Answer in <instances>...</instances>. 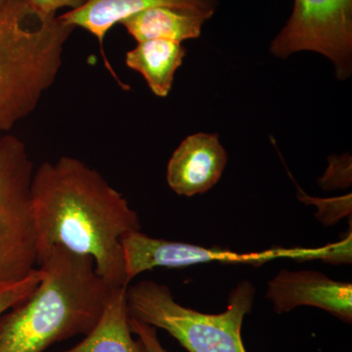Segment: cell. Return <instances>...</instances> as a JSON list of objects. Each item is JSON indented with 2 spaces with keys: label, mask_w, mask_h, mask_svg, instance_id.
Masks as SVG:
<instances>
[{
  "label": "cell",
  "mask_w": 352,
  "mask_h": 352,
  "mask_svg": "<svg viewBox=\"0 0 352 352\" xmlns=\"http://www.w3.org/2000/svg\"><path fill=\"white\" fill-rule=\"evenodd\" d=\"M254 296L256 288L245 280L230 292L226 311L210 314L183 307L166 285L152 280L126 288L129 316L166 331L188 352H248L242 326Z\"/></svg>",
  "instance_id": "cell-4"
},
{
  "label": "cell",
  "mask_w": 352,
  "mask_h": 352,
  "mask_svg": "<svg viewBox=\"0 0 352 352\" xmlns=\"http://www.w3.org/2000/svg\"><path fill=\"white\" fill-rule=\"evenodd\" d=\"M34 168L27 146L0 135V285L15 283L38 267L39 248L32 203Z\"/></svg>",
  "instance_id": "cell-5"
},
{
  "label": "cell",
  "mask_w": 352,
  "mask_h": 352,
  "mask_svg": "<svg viewBox=\"0 0 352 352\" xmlns=\"http://www.w3.org/2000/svg\"><path fill=\"white\" fill-rule=\"evenodd\" d=\"M131 332L138 337L145 352H168L162 344L157 329L129 316Z\"/></svg>",
  "instance_id": "cell-17"
},
{
  "label": "cell",
  "mask_w": 352,
  "mask_h": 352,
  "mask_svg": "<svg viewBox=\"0 0 352 352\" xmlns=\"http://www.w3.org/2000/svg\"><path fill=\"white\" fill-rule=\"evenodd\" d=\"M122 247L129 283L141 273L159 267L183 268L212 261L258 266L279 258L278 249L258 254H237L217 248L208 249L188 243L157 239L140 230L124 236Z\"/></svg>",
  "instance_id": "cell-7"
},
{
  "label": "cell",
  "mask_w": 352,
  "mask_h": 352,
  "mask_svg": "<svg viewBox=\"0 0 352 352\" xmlns=\"http://www.w3.org/2000/svg\"><path fill=\"white\" fill-rule=\"evenodd\" d=\"M270 51L288 58L314 51L329 58L340 80L352 71V0H295L288 22L271 43Z\"/></svg>",
  "instance_id": "cell-6"
},
{
  "label": "cell",
  "mask_w": 352,
  "mask_h": 352,
  "mask_svg": "<svg viewBox=\"0 0 352 352\" xmlns=\"http://www.w3.org/2000/svg\"><path fill=\"white\" fill-rule=\"evenodd\" d=\"M41 283L27 300L0 315V352H44L89 333L113 289L94 259L52 247L39 256Z\"/></svg>",
  "instance_id": "cell-2"
},
{
  "label": "cell",
  "mask_w": 352,
  "mask_h": 352,
  "mask_svg": "<svg viewBox=\"0 0 352 352\" xmlns=\"http://www.w3.org/2000/svg\"><path fill=\"white\" fill-rule=\"evenodd\" d=\"M6 1L7 0H0V7L3 6V4L6 3Z\"/></svg>",
  "instance_id": "cell-20"
},
{
  "label": "cell",
  "mask_w": 352,
  "mask_h": 352,
  "mask_svg": "<svg viewBox=\"0 0 352 352\" xmlns=\"http://www.w3.org/2000/svg\"><path fill=\"white\" fill-rule=\"evenodd\" d=\"M266 298L278 314L314 307L346 323L352 322L351 283L333 281L317 271H280L268 282Z\"/></svg>",
  "instance_id": "cell-8"
},
{
  "label": "cell",
  "mask_w": 352,
  "mask_h": 352,
  "mask_svg": "<svg viewBox=\"0 0 352 352\" xmlns=\"http://www.w3.org/2000/svg\"><path fill=\"white\" fill-rule=\"evenodd\" d=\"M74 30L24 0L0 7V134L34 113L56 82Z\"/></svg>",
  "instance_id": "cell-3"
},
{
  "label": "cell",
  "mask_w": 352,
  "mask_h": 352,
  "mask_svg": "<svg viewBox=\"0 0 352 352\" xmlns=\"http://www.w3.org/2000/svg\"><path fill=\"white\" fill-rule=\"evenodd\" d=\"M351 162L349 163L347 157H344V162H342V159H338L336 157H331L329 170L320 180L322 188L335 189V186L346 187L347 185L351 184V176L344 175V173L342 175H340V171H346L347 168H351ZM347 175H349V171H347Z\"/></svg>",
  "instance_id": "cell-18"
},
{
  "label": "cell",
  "mask_w": 352,
  "mask_h": 352,
  "mask_svg": "<svg viewBox=\"0 0 352 352\" xmlns=\"http://www.w3.org/2000/svg\"><path fill=\"white\" fill-rule=\"evenodd\" d=\"M186 56L182 43L168 39L140 41L126 55L129 68L138 72L157 97L170 94L177 69Z\"/></svg>",
  "instance_id": "cell-13"
},
{
  "label": "cell",
  "mask_w": 352,
  "mask_h": 352,
  "mask_svg": "<svg viewBox=\"0 0 352 352\" xmlns=\"http://www.w3.org/2000/svg\"><path fill=\"white\" fill-rule=\"evenodd\" d=\"M300 200L318 208L316 217L324 226H331L340 221L342 217H351V195L340 198L317 199L303 195Z\"/></svg>",
  "instance_id": "cell-15"
},
{
  "label": "cell",
  "mask_w": 352,
  "mask_h": 352,
  "mask_svg": "<svg viewBox=\"0 0 352 352\" xmlns=\"http://www.w3.org/2000/svg\"><path fill=\"white\" fill-rule=\"evenodd\" d=\"M212 16L170 6H155L126 18L120 25L138 43L168 39L182 43L201 36L203 25Z\"/></svg>",
  "instance_id": "cell-11"
},
{
  "label": "cell",
  "mask_w": 352,
  "mask_h": 352,
  "mask_svg": "<svg viewBox=\"0 0 352 352\" xmlns=\"http://www.w3.org/2000/svg\"><path fill=\"white\" fill-rule=\"evenodd\" d=\"M41 272L38 268L21 281L0 285V315L27 300L41 283Z\"/></svg>",
  "instance_id": "cell-16"
},
{
  "label": "cell",
  "mask_w": 352,
  "mask_h": 352,
  "mask_svg": "<svg viewBox=\"0 0 352 352\" xmlns=\"http://www.w3.org/2000/svg\"><path fill=\"white\" fill-rule=\"evenodd\" d=\"M34 10L44 15H57L60 9L69 8L76 10L87 3V0H24Z\"/></svg>",
  "instance_id": "cell-19"
},
{
  "label": "cell",
  "mask_w": 352,
  "mask_h": 352,
  "mask_svg": "<svg viewBox=\"0 0 352 352\" xmlns=\"http://www.w3.org/2000/svg\"><path fill=\"white\" fill-rule=\"evenodd\" d=\"M351 232L340 242L333 243L319 248H294L282 249L281 258L298 261H322L331 264L351 263Z\"/></svg>",
  "instance_id": "cell-14"
},
{
  "label": "cell",
  "mask_w": 352,
  "mask_h": 352,
  "mask_svg": "<svg viewBox=\"0 0 352 352\" xmlns=\"http://www.w3.org/2000/svg\"><path fill=\"white\" fill-rule=\"evenodd\" d=\"M155 6L193 9L214 16L219 0H87L85 6L60 15L66 24L82 28L98 39L101 47L108 32L126 18Z\"/></svg>",
  "instance_id": "cell-10"
},
{
  "label": "cell",
  "mask_w": 352,
  "mask_h": 352,
  "mask_svg": "<svg viewBox=\"0 0 352 352\" xmlns=\"http://www.w3.org/2000/svg\"><path fill=\"white\" fill-rule=\"evenodd\" d=\"M227 163V154L214 133L190 135L176 148L168 161L166 182L177 195L206 193L219 182Z\"/></svg>",
  "instance_id": "cell-9"
},
{
  "label": "cell",
  "mask_w": 352,
  "mask_h": 352,
  "mask_svg": "<svg viewBox=\"0 0 352 352\" xmlns=\"http://www.w3.org/2000/svg\"><path fill=\"white\" fill-rule=\"evenodd\" d=\"M32 194L39 256L65 248L94 259L111 288L129 287L122 239L141 224L122 194L82 160L69 156L34 170Z\"/></svg>",
  "instance_id": "cell-1"
},
{
  "label": "cell",
  "mask_w": 352,
  "mask_h": 352,
  "mask_svg": "<svg viewBox=\"0 0 352 352\" xmlns=\"http://www.w3.org/2000/svg\"><path fill=\"white\" fill-rule=\"evenodd\" d=\"M0 135H1V134H0Z\"/></svg>",
  "instance_id": "cell-21"
},
{
  "label": "cell",
  "mask_w": 352,
  "mask_h": 352,
  "mask_svg": "<svg viewBox=\"0 0 352 352\" xmlns=\"http://www.w3.org/2000/svg\"><path fill=\"white\" fill-rule=\"evenodd\" d=\"M126 288H113L94 329L76 346L58 352H145L129 326Z\"/></svg>",
  "instance_id": "cell-12"
}]
</instances>
